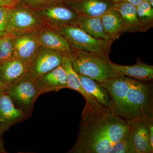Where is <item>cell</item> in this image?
Returning <instances> with one entry per match:
<instances>
[{
	"label": "cell",
	"mask_w": 153,
	"mask_h": 153,
	"mask_svg": "<svg viewBox=\"0 0 153 153\" xmlns=\"http://www.w3.org/2000/svg\"><path fill=\"white\" fill-rule=\"evenodd\" d=\"M130 131L128 123L108 108L85 103L76 143L67 153H110Z\"/></svg>",
	"instance_id": "1"
},
{
	"label": "cell",
	"mask_w": 153,
	"mask_h": 153,
	"mask_svg": "<svg viewBox=\"0 0 153 153\" xmlns=\"http://www.w3.org/2000/svg\"><path fill=\"white\" fill-rule=\"evenodd\" d=\"M101 84L109 95L108 108L130 125L138 120H153L152 86L125 76L106 79Z\"/></svg>",
	"instance_id": "2"
},
{
	"label": "cell",
	"mask_w": 153,
	"mask_h": 153,
	"mask_svg": "<svg viewBox=\"0 0 153 153\" xmlns=\"http://www.w3.org/2000/svg\"><path fill=\"white\" fill-rule=\"evenodd\" d=\"M64 54L69 58L72 68L77 74L88 76L100 83L118 76L113 62L109 59V54L71 48Z\"/></svg>",
	"instance_id": "3"
},
{
	"label": "cell",
	"mask_w": 153,
	"mask_h": 153,
	"mask_svg": "<svg viewBox=\"0 0 153 153\" xmlns=\"http://www.w3.org/2000/svg\"><path fill=\"white\" fill-rule=\"evenodd\" d=\"M5 91L17 108L27 117H31L36 100L41 93L36 79L27 73L12 85L6 88Z\"/></svg>",
	"instance_id": "4"
},
{
	"label": "cell",
	"mask_w": 153,
	"mask_h": 153,
	"mask_svg": "<svg viewBox=\"0 0 153 153\" xmlns=\"http://www.w3.org/2000/svg\"><path fill=\"white\" fill-rule=\"evenodd\" d=\"M43 26L33 9L19 3L10 8L6 34L14 38L36 32Z\"/></svg>",
	"instance_id": "5"
},
{
	"label": "cell",
	"mask_w": 153,
	"mask_h": 153,
	"mask_svg": "<svg viewBox=\"0 0 153 153\" xmlns=\"http://www.w3.org/2000/svg\"><path fill=\"white\" fill-rule=\"evenodd\" d=\"M51 28L63 36L71 48L108 54L111 52L112 43L91 37L74 24Z\"/></svg>",
	"instance_id": "6"
},
{
	"label": "cell",
	"mask_w": 153,
	"mask_h": 153,
	"mask_svg": "<svg viewBox=\"0 0 153 153\" xmlns=\"http://www.w3.org/2000/svg\"><path fill=\"white\" fill-rule=\"evenodd\" d=\"M33 10L43 26L50 28L74 25L78 17V15L63 1Z\"/></svg>",
	"instance_id": "7"
},
{
	"label": "cell",
	"mask_w": 153,
	"mask_h": 153,
	"mask_svg": "<svg viewBox=\"0 0 153 153\" xmlns=\"http://www.w3.org/2000/svg\"><path fill=\"white\" fill-rule=\"evenodd\" d=\"M64 53L40 46L27 65V74L36 79L61 64Z\"/></svg>",
	"instance_id": "8"
},
{
	"label": "cell",
	"mask_w": 153,
	"mask_h": 153,
	"mask_svg": "<svg viewBox=\"0 0 153 153\" xmlns=\"http://www.w3.org/2000/svg\"><path fill=\"white\" fill-rule=\"evenodd\" d=\"M27 118L15 106L5 91L0 94V134L3 135L12 126Z\"/></svg>",
	"instance_id": "9"
},
{
	"label": "cell",
	"mask_w": 153,
	"mask_h": 153,
	"mask_svg": "<svg viewBox=\"0 0 153 153\" xmlns=\"http://www.w3.org/2000/svg\"><path fill=\"white\" fill-rule=\"evenodd\" d=\"M78 16L100 17L114 3L112 0H63Z\"/></svg>",
	"instance_id": "10"
},
{
	"label": "cell",
	"mask_w": 153,
	"mask_h": 153,
	"mask_svg": "<svg viewBox=\"0 0 153 153\" xmlns=\"http://www.w3.org/2000/svg\"><path fill=\"white\" fill-rule=\"evenodd\" d=\"M36 80L41 94L67 88V76L61 65L39 76Z\"/></svg>",
	"instance_id": "11"
},
{
	"label": "cell",
	"mask_w": 153,
	"mask_h": 153,
	"mask_svg": "<svg viewBox=\"0 0 153 153\" xmlns=\"http://www.w3.org/2000/svg\"><path fill=\"white\" fill-rule=\"evenodd\" d=\"M14 42L16 58L27 65L41 46L36 32L14 37Z\"/></svg>",
	"instance_id": "12"
},
{
	"label": "cell",
	"mask_w": 153,
	"mask_h": 153,
	"mask_svg": "<svg viewBox=\"0 0 153 153\" xmlns=\"http://www.w3.org/2000/svg\"><path fill=\"white\" fill-rule=\"evenodd\" d=\"M27 72V64L14 58L0 64V81L6 88L22 78Z\"/></svg>",
	"instance_id": "13"
},
{
	"label": "cell",
	"mask_w": 153,
	"mask_h": 153,
	"mask_svg": "<svg viewBox=\"0 0 153 153\" xmlns=\"http://www.w3.org/2000/svg\"><path fill=\"white\" fill-rule=\"evenodd\" d=\"M118 76H125L142 81H151L153 78V66L146 64L139 59L132 66H123L113 63Z\"/></svg>",
	"instance_id": "14"
},
{
	"label": "cell",
	"mask_w": 153,
	"mask_h": 153,
	"mask_svg": "<svg viewBox=\"0 0 153 153\" xmlns=\"http://www.w3.org/2000/svg\"><path fill=\"white\" fill-rule=\"evenodd\" d=\"M134 146L137 153H152L150 141L148 121L138 120L130 124Z\"/></svg>",
	"instance_id": "15"
},
{
	"label": "cell",
	"mask_w": 153,
	"mask_h": 153,
	"mask_svg": "<svg viewBox=\"0 0 153 153\" xmlns=\"http://www.w3.org/2000/svg\"><path fill=\"white\" fill-rule=\"evenodd\" d=\"M100 19L105 34L112 42L126 33L120 14L114 6L102 14Z\"/></svg>",
	"instance_id": "16"
},
{
	"label": "cell",
	"mask_w": 153,
	"mask_h": 153,
	"mask_svg": "<svg viewBox=\"0 0 153 153\" xmlns=\"http://www.w3.org/2000/svg\"><path fill=\"white\" fill-rule=\"evenodd\" d=\"M40 46L66 53L71 47L63 36L52 28L43 26L36 31Z\"/></svg>",
	"instance_id": "17"
},
{
	"label": "cell",
	"mask_w": 153,
	"mask_h": 153,
	"mask_svg": "<svg viewBox=\"0 0 153 153\" xmlns=\"http://www.w3.org/2000/svg\"><path fill=\"white\" fill-rule=\"evenodd\" d=\"M61 65L65 70L67 76V88L73 89L79 92L85 99L86 104L94 107L101 106V105L92 96L86 92L82 87L78 74L72 68L69 58L64 53Z\"/></svg>",
	"instance_id": "18"
},
{
	"label": "cell",
	"mask_w": 153,
	"mask_h": 153,
	"mask_svg": "<svg viewBox=\"0 0 153 153\" xmlns=\"http://www.w3.org/2000/svg\"><path fill=\"white\" fill-rule=\"evenodd\" d=\"M114 7L120 14L126 32H144L137 16L136 7L127 1L115 3Z\"/></svg>",
	"instance_id": "19"
},
{
	"label": "cell",
	"mask_w": 153,
	"mask_h": 153,
	"mask_svg": "<svg viewBox=\"0 0 153 153\" xmlns=\"http://www.w3.org/2000/svg\"><path fill=\"white\" fill-rule=\"evenodd\" d=\"M74 25L93 38L113 43L105 32L100 17L78 16Z\"/></svg>",
	"instance_id": "20"
},
{
	"label": "cell",
	"mask_w": 153,
	"mask_h": 153,
	"mask_svg": "<svg viewBox=\"0 0 153 153\" xmlns=\"http://www.w3.org/2000/svg\"><path fill=\"white\" fill-rule=\"evenodd\" d=\"M81 85L85 91L105 108L109 107L110 98L107 91L101 83L88 76L78 74Z\"/></svg>",
	"instance_id": "21"
},
{
	"label": "cell",
	"mask_w": 153,
	"mask_h": 153,
	"mask_svg": "<svg viewBox=\"0 0 153 153\" xmlns=\"http://www.w3.org/2000/svg\"><path fill=\"white\" fill-rule=\"evenodd\" d=\"M138 19L144 32L153 27V8L149 3L143 0L136 6Z\"/></svg>",
	"instance_id": "22"
},
{
	"label": "cell",
	"mask_w": 153,
	"mask_h": 153,
	"mask_svg": "<svg viewBox=\"0 0 153 153\" xmlns=\"http://www.w3.org/2000/svg\"><path fill=\"white\" fill-rule=\"evenodd\" d=\"M16 57L14 37L7 34L0 36V64Z\"/></svg>",
	"instance_id": "23"
},
{
	"label": "cell",
	"mask_w": 153,
	"mask_h": 153,
	"mask_svg": "<svg viewBox=\"0 0 153 153\" xmlns=\"http://www.w3.org/2000/svg\"><path fill=\"white\" fill-rule=\"evenodd\" d=\"M110 153H137L130 131L115 144Z\"/></svg>",
	"instance_id": "24"
},
{
	"label": "cell",
	"mask_w": 153,
	"mask_h": 153,
	"mask_svg": "<svg viewBox=\"0 0 153 153\" xmlns=\"http://www.w3.org/2000/svg\"><path fill=\"white\" fill-rule=\"evenodd\" d=\"M63 0H20V4L27 6L33 10L44 7L58 2Z\"/></svg>",
	"instance_id": "25"
},
{
	"label": "cell",
	"mask_w": 153,
	"mask_h": 153,
	"mask_svg": "<svg viewBox=\"0 0 153 153\" xmlns=\"http://www.w3.org/2000/svg\"><path fill=\"white\" fill-rule=\"evenodd\" d=\"M10 7H0V36L6 34L8 16Z\"/></svg>",
	"instance_id": "26"
},
{
	"label": "cell",
	"mask_w": 153,
	"mask_h": 153,
	"mask_svg": "<svg viewBox=\"0 0 153 153\" xmlns=\"http://www.w3.org/2000/svg\"><path fill=\"white\" fill-rule=\"evenodd\" d=\"M5 7H12L20 3V0H2Z\"/></svg>",
	"instance_id": "27"
},
{
	"label": "cell",
	"mask_w": 153,
	"mask_h": 153,
	"mask_svg": "<svg viewBox=\"0 0 153 153\" xmlns=\"http://www.w3.org/2000/svg\"><path fill=\"white\" fill-rule=\"evenodd\" d=\"M150 141L152 147L153 148V120L148 121Z\"/></svg>",
	"instance_id": "28"
},
{
	"label": "cell",
	"mask_w": 153,
	"mask_h": 153,
	"mask_svg": "<svg viewBox=\"0 0 153 153\" xmlns=\"http://www.w3.org/2000/svg\"><path fill=\"white\" fill-rule=\"evenodd\" d=\"M3 135L0 134V153H7L4 147V143L3 138Z\"/></svg>",
	"instance_id": "29"
},
{
	"label": "cell",
	"mask_w": 153,
	"mask_h": 153,
	"mask_svg": "<svg viewBox=\"0 0 153 153\" xmlns=\"http://www.w3.org/2000/svg\"><path fill=\"white\" fill-rule=\"evenodd\" d=\"M143 0H126V1L128 2L131 3L134 5L136 6H137Z\"/></svg>",
	"instance_id": "30"
},
{
	"label": "cell",
	"mask_w": 153,
	"mask_h": 153,
	"mask_svg": "<svg viewBox=\"0 0 153 153\" xmlns=\"http://www.w3.org/2000/svg\"><path fill=\"white\" fill-rule=\"evenodd\" d=\"M6 87L0 81V94L5 91Z\"/></svg>",
	"instance_id": "31"
},
{
	"label": "cell",
	"mask_w": 153,
	"mask_h": 153,
	"mask_svg": "<svg viewBox=\"0 0 153 153\" xmlns=\"http://www.w3.org/2000/svg\"><path fill=\"white\" fill-rule=\"evenodd\" d=\"M115 3H117L118 2H120L123 1H126V0H112Z\"/></svg>",
	"instance_id": "32"
},
{
	"label": "cell",
	"mask_w": 153,
	"mask_h": 153,
	"mask_svg": "<svg viewBox=\"0 0 153 153\" xmlns=\"http://www.w3.org/2000/svg\"><path fill=\"white\" fill-rule=\"evenodd\" d=\"M5 7L4 4L2 0H0V7Z\"/></svg>",
	"instance_id": "33"
},
{
	"label": "cell",
	"mask_w": 153,
	"mask_h": 153,
	"mask_svg": "<svg viewBox=\"0 0 153 153\" xmlns=\"http://www.w3.org/2000/svg\"><path fill=\"white\" fill-rule=\"evenodd\" d=\"M153 0H152V1H150L149 2V4H150V5L151 6H152V7H153Z\"/></svg>",
	"instance_id": "34"
},
{
	"label": "cell",
	"mask_w": 153,
	"mask_h": 153,
	"mask_svg": "<svg viewBox=\"0 0 153 153\" xmlns=\"http://www.w3.org/2000/svg\"><path fill=\"white\" fill-rule=\"evenodd\" d=\"M145 1H146L148 2H149L150 1H152V0H145Z\"/></svg>",
	"instance_id": "35"
}]
</instances>
